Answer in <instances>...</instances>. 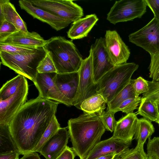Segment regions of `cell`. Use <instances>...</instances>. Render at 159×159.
I'll return each mask as SVG.
<instances>
[{
    "label": "cell",
    "instance_id": "6da1fadb",
    "mask_svg": "<svg viewBox=\"0 0 159 159\" xmlns=\"http://www.w3.org/2000/svg\"><path fill=\"white\" fill-rule=\"evenodd\" d=\"M59 103L39 96L26 102L9 125L20 154L33 151L55 115Z\"/></svg>",
    "mask_w": 159,
    "mask_h": 159
},
{
    "label": "cell",
    "instance_id": "7a4b0ae2",
    "mask_svg": "<svg viewBox=\"0 0 159 159\" xmlns=\"http://www.w3.org/2000/svg\"><path fill=\"white\" fill-rule=\"evenodd\" d=\"M68 128L72 148L80 159H85L101 141L105 128L96 113H84L69 120Z\"/></svg>",
    "mask_w": 159,
    "mask_h": 159
},
{
    "label": "cell",
    "instance_id": "3957f363",
    "mask_svg": "<svg viewBox=\"0 0 159 159\" xmlns=\"http://www.w3.org/2000/svg\"><path fill=\"white\" fill-rule=\"evenodd\" d=\"M53 61L57 73L78 72L83 59L75 44L59 36L51 38L43 47Z\"/></svg>",
    "mask_w": 159,
    "mask_h": 159
},
{
    "label": "cell",
    "instance_id": "277c9868",
    "mask_svg": "<svg viewBox=\"0 0 159 159\" xmlns=\"http://www.w3.org/2000/svg\"><path fill=\"white\" fill-rule=\"evenodd\" d=\"M138 67L139 65L134 62L115 66L97 83V94L101 95L107 104L129 83Z\"/></svg>",
    "mask_w": 159,
    "mask_h": 159
},
{
    "label": "cell",
    "instance_id": "5b68a950",
    "mask_svg": "<svg viewBox=\"0 0 159 159\" xmlns=\"http://www.w3.org/2000/svg\"><path fill=\"white\" fill-rule=\"evenodd\" d=\"M46 52L43 47L25 54H16L0 51L1 63L33 82L38 73L37 68L44 58Z\"/></svg>",
    "mask_w": 159,
    "mask_h": 159
},
{
    "label": "cell",
    "instance_id": "8992f818",
    "mask_svg": "<svg viewBox=\"0 0 159 159\" xmlns=\"http://www.w3.org/2000/svg\"><path fill=\"white\" fill-rule=\"evenodd\" d=\"M146 0H120L115 2L107 14V20L115 25L140 18L146 12Z\"/></svg>",
    "mask_w": 159,
    "mask_h": 159
},
{
    "label": "cell",
    "instance_id": "52a82bcc",
    "mask_svg": "<svg viewBox=\"0 0 159 159\" xmlns=\"http://www.w3.org/2000/svg\"><path fill=\"white\" fill-rule=\"evenodd\" d=\"M35 7L73 22L84 16L82 8L73 1L67 0H30Z\"/></svg>",
    "mask_w": 159,
    "mask_h": 159
},
{
    "label": "cell",
    "instance_id": "ba28073f",
    "mask_svg": "<svg viewBox=\"0 0 159 159\" xmlns=\"http://www.w3.org/2000/svg\"><path fill=\"white\" fill-rule=\"evenodd\" d=\"M129 41L150 55L159 52V18L154 17L145 26L130 34Z\"/></svg>",
    "mask_w": 159,
    "mask_h": 159
},
{
    "label": "cell",
    "instance_id": "9c48e42d",
    "mask_svg": "<svg viewBox=\"0 0 159 159\" xmlns=\"http://www.w3.org/2000/svg\"><path fill=\"white\" fill-rule=\"evenodd\" d=\"M79 75L77 95L73 106L80 109L82 102L86 99L97 94V84L94 81L92 55L83 59L78 71Z\"/></svg>",
    "mask_w": 159,
    "mask_h": 159
},
{
    "label": "cell",
    "instance_id": "30bf717a",
    "mask_svg": "<svg viewBox=\"0 0 159 159\" xmlns=\"http://www.w3.org/2000/svg\"><path fill=\"white\" fill-rule=\"evenodd\" d=\"M94 82L97 84L101 78L115 66L112 63L105 47V38L97 39L90 47Z\"/></svg>",
    "mask_w": 159,
    "mask_h": 159
},
{
    "label": "cell",
    "instance_id": "8fae6325",
    "mask_svg": "<svg viewBox=\"0 0 159 159\" xmlns=\"http://www.w3.org/2000/svg\"><path fill=\"white\" fill-rule=\"evenodd\" d=\"M28 92L27 82L9 98L0 100V125H10L15 116L26 102Z\"/></svg>",
    "mask_w": 159,
    "mask_h": 159
},
{
    "label": "cell",
    "instance_id": "7c38bea8",
    "mask_svg": "<svg viewBox=\"0 0 159 159\" xmlns=\"http://www.w3.org/2000/svg\"><path fill=\"white\" fill-rule=\"evenodd\" d=\"M104 38L106 50L112 64L117 66L127 63L130 51L117 32L107 30Z\"/></svg>",
    "mask_w": 159,
    "mask_h": 159
},
{
    "label": "cell",
    "instance_id": "4fadbf2b",
    "mask_svg": "<svg viewBox=\"0 0 159 159\" xmlns=\"http://www.w3.org/2000/svg\"><path fill=\"white\" fill-rule=\"evenodd\" d=\"M57 73H38L33 82L38 90L39 97L63 104L62 96L56 83Z\"/></svg>",
    "mask_w": 159,
    "mask_h": 159
},
{
    "label": "cell",
    "instance_id": "5bb4252c",
    "mask_svg": "<svg viewBox=\"0 0 159 159\" xmlns=\"http://www.w3.org/2000/svg\"><path fill=\"white\" fill-rule=\"evenodd\" d=\"M79 80L78 72L57 73L56 83L63 98V104L73 106L77 95Z\"/></svg>",
    "mask_w": 159,
    "mask_h": 159
},
{
    "label": "cell",
    "instance_id": "9a60e30c",
    "mask_svg": "<svg viewBox=\"0 0 159 159\" xmlns=\"http://www.w3.org/2000/svg\"><path fill=\"white\" fill-rule=\"evenodd\" d=\"M19 3L21 9L25 10L34 18L47 23L56 31L61 30L67 27L71 23L34 6L30 0H20Z\"/></svg>",
    "mask_w": 159,
    "mask_h": 159
},
{
    "label": "cell",
    "instance_id": "2e32d148",
    "mask_svg": "<svg viewBox=\"0 0 159 159\" xmlns=\"http://www.w3.org/2000/svg\"><path fill=\"white\" fill-rule=\"evenodd\" d=\"M66 128H60L43 145L39 152L46 159H56L67 146L69 138Z\"/></svg>",
    "mask_w": 159,
    "mask_h": 159
},
{
    "label": "cell",
    "instance_id": "e0dca14e",
    "mask_svg": "<svg viewBox=\"0 0 159 159\" xmlns=\"http://www.w3.org/2000/svg\"><path fill=\"white\" fill-rule=\"evenodd\" d=\"M131 143L125 142L112 136L98 143L91 150L85 159H95L103 155L116 154L129 148Z\"/></svg>",
    "mask_w": 159,
    "mask_h": 159
},
{
    "label": "cell",
    "instance_id": "ac0fdd59",
    "mask_svg": "<svg viewBox=\"0 0 159 159\" xmlns=\"http://www.w3.org/2000/svg\"><path fill=\"white\" fill-rule=\"evenodd\" d=\"M138 119L133 112L122 117L116 121L112 136L123 141L132 143Z\"/></svg>",
    "mask_w": 159,
    "mask_h": 159
},
{
    "label": "cell",
    "instance_id": "d6986e66",
    "mask_svg": "<svg viewBox=\"0 0 159 159\" xmlns=\"http://www.w3.org/2000/svg\"><path fill=\"white\" fill-rule=\"evenodd\" d=\"M47 42V40H44L36 32H25L19 30L10 35L3 42H0L37 48L43 47Z\"/></svg>",
    "mask_w": 159,
    "mask_h": 159
},
{
    "label": "cell",
    "instance_id": "ffe728a7",
    "mask_svg": "<svg viewBox=\"0 0 159 159\" xmlns=\"http://www.w3.org/2000/svg\"><path fill=\"white\" fill-rule=\"evenodd\" d=\"M98 20L94 14L87 15L73 22L67 32V36L71 39L86 37Z\"/></svg>",
    "mask_w": 159,
    "mask_h": 159
},
{
    "label": "cell",
    "instance_id": "44dd1931",
    "mask_svg": "<svg viewBox=\"0 0 159 159\" xmlns=\"http://www.w3.org/2000/svg\"><path fill=\"white\" fill-rule=\"evenodd\" d=\"M5 20L13 24L19 30L28 31L25 23L16 11L14 5L8 0H0Z\"/></svg>",
    "mask_w": 159,
    "mask_h": 159
},
{
    "label": "cell",
    "instance_id": "7402d4cb",
    "mask_svg": "<svg viewBox=\"0 0 159 159\" xmlns=\"http://www.w3.org/2000/svg\"><path fill=\"white\" fill-rule=\"evenodd\" d=\"M154 131V128L151 121L144 118L138 119L133 139L137 141V145L143 148L146 140Z\"/></svg>",
    "mask_w": 159,
    "mask_h": 159
},
{
    "label": "cell",
    "instance_id": "603a6c76",
    "mask_svg": "<svg viewBox=\"0 0 159 159\" xmlns=\"http://www.w3.org/2000/svg\"><path fill=\"white\" fill-rule=\"evenodd\" d=\"M19 152L11 134L9 125H0V155Z\"/></svg>",
    "mask_w": 159,
    "mask_h": 159
},
{
    "label": "cell",
    "instance_id": "cb8c5ba5",
    "mask_svg": "<svg viewBox=\"0 0 159 159\" xmlns=\"http://www.w3.org/2000/svg\"><path fill=\"white\" fill-rule=\"evenodd\" d=\"M107 102L101 94H97L84 100L80 105V109L87 113H96L99 115L104 111Z\"/></svg>",
    "mask_w": 159,
    "mask_h": 159
},
{
    "label": "cell",
    "instance_id": "d4e9b609",
    "mask_svg": "<svg viewBox=\"0 0 159 159\" xmlns=\"http://www.w3.org/2000/svg\"><path fill=\"white\" fill-rule=\"evenodd\" d=\"M27 82L25 77L20 74L7 81L0 89V100H3L9 98Z\"/></svg>",
    "mask_w": 159,
    "mask_h": 159
},
{
    "label": "cell",
    "instance_id": "484cf974",
    "mask_svg": "<svg viewBox=\"0 0 159 159\" xmlns=\"http://www.w3.org/2000/svg\"><path fill=\"white\" fill-rule=\"evenodd\" d=\"M137 114L151 122H158V114L156 102L148 98H141Z\"/></svg>",
    "mask_w": 159,
    "mask_h": 159
},
{
    "label": "cell",
    "instance_id": "4316f807",
    "mask_svg": "<svg viewBox=\"0 0 159 159\" xmlns=\"http://www.w3.org/2000/svg\"><path fill=\"white\" fill-rule=\"evenodd\" d=\"M134 81V80L131 79L129 83L107 104V111H112L125 100L136 97L133 87Z\"/></svg>",
    "mask_w": 159,
    "mask_h": 159
},
{
    "label": "cell",
    "instance_id": "83f0119b",
    "mask_svg": "<svg viewBox=\"0 0 159 159\" xmlns=\"http://www.w3.org/2000/svg\"><path fill=\"white\" fill-rule=\"evenodd\" d=\"M60 128V125L55 115L33 152H39L45 143L55 134Z\"/></svg>",
    "mask_w": 159,
    "mask_h": 159
},
{
    "label": "cell",
    "instance_id": "f1b7e54d",
    "mask_svg": "<svg viewBox=\"0 0 159 159\" xmlns=\"http://www.w3.org/2000/svg\"><path fill=\"white\" fill-rule=\"evenodd\" d=\"M148 157L143 148L136 145L134 148H129L116 154L113 159H148Z\"/></svg>",
    "mask_w": 159,
    "mask_h": 159
},
{
    "label": "cell",
    "instance_id": "f546056e",
    "mask_svg": "<svg viewBox=\"0 0 159 159\" xmlns=\"http://www.w3.org/2000/svg\"><path fill=\"white\" fill-rule=\"evenodd\" d=\"M37 48L25 47L0 42V51L16 54H25L35 51Z\"/></svg>",
    "mask_w": 159,
    "mask_h": 159
},
{
    "label": "cell",
    "instance_id": "4dcf8cb0",
    "mask_svg": "<svg viewBox=\"0 0 159 159\" xmlns=\"http://www.w3.org/2000/svg\"><path fill=\"white\" fill-rule=\"evenodd\" d=\"M141 99V97L140 96L128 99L122 102L117 108L112 111L115 113L118 111H121L127 114L133 113L134 110L137 109Z\"/></svg>",
    "mask_w": 159,
    "mask_h": 159
},
{
    "label": "cell",
    "instance_id": "1f68e13d",
    "mask_svg": "<svg viewBox=\"0 0 159 159\" xmlns=\"http://www.w3.org/2000/svg\"><path fill=\"white\" fill-rule=\"evenodd\" d=\"M150 55L149 77L152 79V81L159 82V52Z\"/></svg>",
    "mask_w": 159,
    "mask_h": 159
},
{
    "label": "cell",
    "instance_id": "d6a6232c",
    "mask_svg": "<svg viewBox=\"0 0 159 159\" xmlns=\"http://www.w3.org/2000/svg\"><path fill=\"white\" fill-rule=\"evenodd\" d=\"M115 114L112 111H107L98 115L105 129L111 132H114L116 122Z\"/></svg>",
    "mask_w": 159,
    "mask_h": 159
},
{
    "label": "cell",
    "instance_id": "836d02e7",
    "mask_svg": "<svg viewBox=\"0 0 159 159\" xmlns=\"http://www.w3.org/2000/svg\"><path fill=\"white\" fill-rule=\"evenodd\" d=\"M37 70L39 73L48 72L57 73L56 68L53 61L48 54L47 52L45 57L40 62L37 67Z\"/></svg>",
    "mask_w": 159,
    "mask_h": 159
},
{
    "label": "cell",
    "instance_id": "e575fe53",
    "mask_svg": "<svg viewBox=\"0 0 159 159\" xmlns=\"http://www.w3.org/2000/svg\"><path fill=\"white\" fill-rule=\"evenodd\" d=\"M148 90L143 94V97L147 98L156 102H159V82L148 81Z\"/></svg>",
    "mask_w": 159,
    "mask_h": 159
},
{
    "label": "cell",
    "instance_id": "d590c367",
    "mask_svg": "<svg viewBox=\"0 0 159 159\" xmlns=\"http://www.w3.org/2000/svg\"><path fill=\"white\" fill-rule=\"evenodd\" d=\"M19 30L12 24L5 20L0 24V42Z\"/></svg>",
    "mask_w": 159,
    "mask_h": 159
},
{
    "label": "cell",
    "instance_id": "8d00e7d4",
    "mask_svg": "<svg viewBox=\"0 0 159 159\" xmlns=\"http://www.w3.org/2000/svg\"><path fill=\"white\" fill-rule=\"evenodd\" d=\"M147 149L148 156L159 159V137H154L152 139L149 138Z\"/></svg>",
    "mask_w": 159,
    "mask_h": 159
},
{
    "label": "cell",
    "instance_id": "74e56055",
    "mask_svg": "<svg viewBox=\"0 0 159 159\" xmlns=\"http://www.w3.org/2000/svg\"><path fill=\"white\" fill-rule=\"evenodd\" d=\"M133 87L136 97L141 94L147 92L148 90V81L140 76L134 80Z\"/></svg>",
    "mask_w": 159,
    "mask_h": 159
},
{
    "label": "cell",
    "instance_id": "f35d334b",
    "mask_svg": "<svg viewBox=\"0 0 159 159\" xmlns=\"http://www.w3.org/2000/svg\"><path fill=\"white\" fill-rule=\"evenodd\" d=\"M147 6L151 9L154 17L159 18V0H146Z\"/></svg>",
    "mask_w": 159,
    "mask_h": 159
},
{
    "label": "cell",
    "instance_id": "ab89813d",
    "mask_svg": "<svg viewBox=\"0 0 159 159\" xmlns=\"http://www.w3.org/2000/svg\"><path fill=\"white\" fill-rule=\"evenodd\" d=\"M76 155L72 148L67 146L64 151L56 159H74Z\"/></svg>",
    "mask_w": 159,
    "mask_h": 159
},
{
    "label": "cell",
    "instance_id": "60d3db41",
    "mask_svg": "<svg viewBox=\"0 0 159 159\" xmlns=\"http://www.w3.org/2000/svg\"><path fill=\"white\" fill-rule=\"evenodd\" d=\"M20 154L19 152H16L8 154L0 155V159H19Z\"/></svg>",
    "mask_w": 159,
    "mask_h": 159
},
{
    "label": "cell",
    "instance_id": "b9f144b4",
    "mask_svg": "<svg viewBox=\"0 0 159 159\" xmlns=\"http://www.w3.org/2000/svg\"><path fill=\"white\" fill-rule=\"evenodd\" d=\"M20 159H41L36 152H32L24 155Z\"/></svg>",
    "mask_w": 159,
    "mask_h": 159
},
{
    "label": "cell",
    "instance_id": "7bdbcfd3",
    "mask_svg": "<svg viewBox=\"0 0 159 159\" xmlns=\"http://www.w3.org/2000/svg\"><path fill=\"white\" fill-rule=\"evenodd\" d=\"M116 154L115 153H111L101 156L95 159H113Z\"/></svg>",
    "mask_w": 159,
    "mask_h": 159
},
{
    "label": "cell",
    "instance_id": "ee69618b",
    "mask_svg": "<svg viewBox=\"0 0 159 159\" xmlns=\"http://www.w3.org/2000/svg\"><path fill=\"white\" fill-rule=\"evenodd\" d=\"M156 102V106L157 107L158 112V121L157 123H159V102Z\"/></svg>",
    "mask_w": 159,
    "mask_h": 159
},
{
    "label": "cell",
    "instance_id": "f6af8a7d",
    "mask_svg": "<svg viewBox=\"0 0 159 159\" xmlns=\"http://www.w3.org/2000/svg\"><path fill=\"white\" fill-rule=\"evenodd\" d=\"M148 159H157L154 157L152 156H148Z\"/></svg>",
    "mask_w": 159,
    "mask_h": 159
},
{
    "label": "cell",
    "instance_id": "bcb514c9",
    "mask_svg": "<svg viewBox=\"0 0 159 159\" xmlns=\"http://www.w3.org/2000/svg\"><path fill=\"white\" fill-rule=\"evenodd\" d=\"M159 126V123H158Z\"/></svg>",
    "mask_w": 159,
    "mask_h": 159
}]
</instances>
